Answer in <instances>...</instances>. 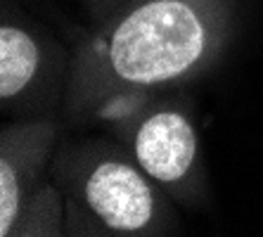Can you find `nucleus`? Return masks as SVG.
<instances>
[{
  "label": "nucleus",
  "instance_id": "5",
  "mask_svg": "<svg viewBox=\"0 0 263 237\" xmlns=\"http://www.w3.org/2000/svg\"><path fill=\"white\" fill-rule=\"evenodd\" d=\"M19 211V185L12 164L0 161V235H7Z\"/></svg>",
  "mask_w": 263,
  "mask_h": 237
},
{
  "label": "nucleus",
  "instance_id": "2",
  "mask_svg": "<svg viewBox=\"0 0 263 237\" xmlns=\"http://www.w3.org/2000/svg\"><path fill=\"white\" fill-rule=\"evenodd\" d=\"M92 211L114 230H140L152 216V190L130 166L104 161L92 171L86 185Z\"/></svg>",
  "mask_w": 263,
  "mask_h": 237
},
{
  "label": "nucleus",
  "instance_id": "1",
  "mask_svg": "<svg viewBox=\"0 0 263 237\" xmlns=\"http://www.w3.org/2000/svg\"><path fill=\"white\" fill-rule=\"evenodd\" d=\"M206 31L183 0H152L117 26L109 43L114 71L130 83H159L190 69L204 50Z\"/></svg>",
  "mask_w": 263,
  "mask_h": 237
},
{
  "label": "nucleus",
  "instance_id": "4",
  "mask_svg": "<svg viewBox=\"0 0 263 237\" xmlns=\"http://www.w3.org/2000/svg\"><path fill=\"white\" fill-rule=\"evenodd\" d=\"M38 67L36 43L24 31L3 26L0 31V95L12 98L31 81Z\"/></svg>",
  "mask_w": 263,
  "mask_h": 237
},
{
  "label": "nucleus",
  "instance_id": "3",
  "mask_svg": "<svg viewBox=\"0 0 263 237\" xmlns=\"http://www.w3.org/2000/svg\"><path fill=\"white\" fill-rule=\"evenodd\" d=\"M195 131L180 114L164 112L147 119L135 138L140 166L157 180H178L195 159Z\"/></svg>",
  "mask_w": 263,
  "mask_h": 237
}]
</instances>
